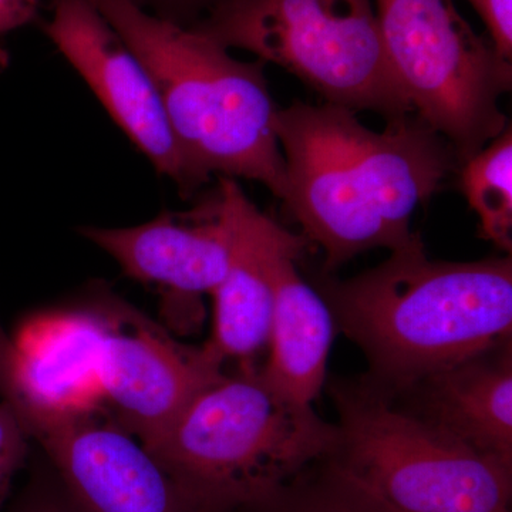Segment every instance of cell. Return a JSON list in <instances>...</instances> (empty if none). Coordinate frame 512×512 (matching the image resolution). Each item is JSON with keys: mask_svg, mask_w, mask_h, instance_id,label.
I'll use <instances>...</instances> for the list:
<instances>
[{"mask_svg": "<svg viewBox=\"0 0 512 512\" xmlns=\"http://www.w3.org/2000/svg\"><path fill=\"white\" fill-rule=\"evenodd\" d=\"M275 130L282 201L325 252L326 274L363 252L412 244L414 212L458 168L450 144L414 114L375 131L346 107L293 103L278 110Z\"/></svg>", "mask_w": 512, "mask_h": 512, "instance_id": "1", "label": "cell"}, {"mask_svg": "<svg viewBox=\"0 0 512 512\" xmlns=\"http://www.w3.org/2000/svg\"><path fill=\"white\" fill-rule=\"evenodd\" d=\"M12 342L2 399L20 420L103 407L146 446L224 373L116 299L40 313Z\"/></svg>", "mask_w": 512, "mask_h": 512, "instance_id": "2", "label": "cell"}, {"mask_svg": "<svg viewBox=\"0 0 512 512\" xmlns=\"http://www.w3.org/2000/svg\"><path fill=\"white\" fill-rule=\"evenodd\" d=\"M336 330L362 350L367 379L400 389L512 338L511 255L430 259L420 237L349 279H323Z\"/></svg>", "mask_w": 512, "mask_h": 512, "instance_id": "3", "label": "cell"}, {"mask_svg": "<svg viewBox=\"0 0 512 512\" xmlns=\"http://www.w3.org/2000/svg\"><path fill=\"white\" fill-rule=\"evenodd\" d=\"M150 73L181 153L200 187L244 178L282 200L284 154L265 63L244 62L197 30L158 18L134 0H87Z\"/></svg>", "mask_w": 512, "mask_h": 512, "instance_id": "4", "label": "cell"}, {"mask_svg": "<svg viewBox=\"0 0 512 512\" xmlns=\"http://www.w3.org/2000/svg\"><path fill=\"white\" fill-rule=\"evenodd\" d=\"M336 440L335 423L286 399L252 366L207 384L146 447L195 512H239L326 460Z\"/></svg>", "mask_w": 512, "mask_h": 512, "instance_id": "5", "label": "cell"}, {"mask_svg": "<svg viewBox=\"0 0 512 512\" xmlns=\"http://www.w3.org/2000/svg\"><path fill=\"white\" fill-rule=\"evenodd\" d=\"M329 394L338 440L328 457L396 512H512V464L410 412L365 375Z\"/></svg>", "mask_w": 512, "mask_h": 512, "instance_id": "6", "label": "cell"}, {"mask_svg": "<svg viewBox=\"0 0 512 512\" xmlns=\"http://www.w3.org/2000/svg\"><path fill=\"white\" fill-rule=\"evenodd\" d=\"M190 28L282 67L325 103L387 123L413 114L384 52L375 0H220Z\"/></svg>", "mask_w": 512, "mask_h": 512, "instance_id": "7", "label": "cell"}, {"mask_svg": "<svg viewBox=\"0 0 512 512\" xmlns=\"http://www.w3.org/2000/svg\"><path fill=\"white\" fill-rule=\"evenodd\" d=\"M384 52L414 116L453 148L458 167L507 128L500 101L512 62L454 0H375Z\"/></svg>", "mask_w": 512, "mask_h": 512, "instance_id": "8", "label": "cell"}, {"mask_svg": "<svg viewBox=\"0 0 512 512\" xmlns=\"http://www.w3.org/2000/svg\"><path fill=\"white\" fill-rule=\"evenodd\" d=\"M23 424L87 512H195L163 464L109 410L36 413Z\"/></svg>", "mask_w": 512, "mask_h": 512, "instance_id": "9", "label": "cell"}, {"mask_svg": "<svg viewBox=\"0 0 512 512\" xmlns=\"http://www.w3.org/2000/svg\"><path fill=\"white\" fill-rule=\"evenodd\" d=\"M46 35L111 119L184 198L201 190L174 136L156 83L126 40L87 0H55Z\"/></svg>", "mask_w": 512, "mask_h": 512, "instance_id": "10", "label": "cell"}, {"mask_svg": "<svg viewBox=\"0 0 512 512\" xmlns=\"http://www.w3.org/2000/svg\"><path fill=\"white\" fill-rule=\"evenodd\" d=\"M128 278L183 299L212 293L227 272L232 224L220 181L190 211L161 212L134 227H80Z\"/></svg>", "mask_w": 512, "mask_h": 512, "instance_id": "11", "label": "cell"}, {"mask_svg": "<svg viewBox=\"0 0 512 512\" xmlns=\"http://www.w3.org/2000/svg\"><path fill=\"white\" fill-rule=\"evenodd\" d=\"M308 239L272 222L268 266L274 291L271 338L261 373L292 402L313 406L326 383L336 325L325 298L302 278Z\"/></svg>", "mask_w": 512, "mask_h": 512, "instance_id": "12", "label": "cell"}, {"mask_svg": "<svg viewBox=\"0 0 512 512\" xmlns=\"http://www.w3.org/2000/svg\"><path fill=\"white\" fill-rule=\"evenodd\" d=\"M384 390L421 419L512 464V338L400 389Z\"/></svg>", "mask_w": 512, "mask_h": 512, "instance_id": "13", "label": "cell"}, {"mask_svg": "<svg viewBox=\"0 0 512 512\" xmlns=\"http://www.w3.org/2000/svg\"><path fill=\"white\" fill-rule=\"evenodd\" d=\"M232 224L231 255L224 278L212 291L214 323L202 348L224 366L235 360L252 367L268 352L274 291L268 266V237L274 218L249 200L234 178H218Z\"/></svg>", "mask_w": 512, "mask_h": 512, "instance_id": "14", "label": "cell"}, {"mask_svg": "<svg viewBox=\"0 0 512 512\" xmlns=\"http://www.w3.org/2000/svg\"><path fill=\"white\" fill-rule=\"evenodd\" d=\"M460 185L485 241L512 251V127L460 164Z\"/></svg>", "mask_w": 512, "mask_h": 512, "instance_id": "15", "label": "cell"}, {"mask_svg": "<svg viewBox=\"0 0 512 512\" xmlns=\"http://www.w3.org/2000/svg\"><path fill=\"white\" fill-rule=\"evenodd\" d=\"M239 512H396L326 460L262 503Z\"/></svg>", "mask_w": 512, "mask_h": 512, "instance_id": "16", "label": "cell"}, {"mask_svg": "<svg viewBox=\"0 0 512 512\" xmlns=\"http://www.w3.org/2000/svg\"><path fill=\"white\" fill-rule=\"evenodd\" d=\"M28 431L18 413L5 400L0 402V512L8 498L10 485L29 453Z\"/></svg>", "mask_w": 512, "mask_h": 512, "instance_id": "17", "label": "cell"}, {"mask_svg": "<svg viewBox=\"0 0 512 512\" xmlns=\"http://www.w3.org/2000/svg\"><path fill=\"white\" fill-rule=\"evenodd\" d=\"M9 512H87L74 500L52 467L30 478Z\"/></svg>", "mask_w": 512, "mask_h": 512, "instance_id": "18", "label": "cell"}, {"mask_svg": "<svg viewBox=\"0 0 512 512\" xmlns=\"http://www.w3.org/2000/svg\"><path fill=\"white\" fill-rule=\"evenodd\" d=\"M501 56L512 62V0H468Z\"/></svg>", "mask_w": 512, "mask_h": 512, "instance_id": "19", "label": "cell"}, {"mask_svg": "<svg viewBox=\"0 0 512 512\" xmlns=\"http://www.w3.org/2000/svg\"><path fill=\"white\" fill-rule=\"evenodd\" d=\"M134 2L158 18L190 28L204 18L212 6L220 0H134Z\"/></svg>", "mask_w": 512, "mask_h": 512, "instance_id": "20", "label": "cell"}, {"mask_svg": "<svg viewBox=\"0 0 512 512\" xmlns=\"http://www.w3.org/2000/svg\"><path fill=\"white\" fill-rule=\"evenodd\" d=\"M40 3L42 0H0V39L33 22Z\"/></svg>", "mask_w": 512, "mask_h": 512, "instance_id": "21", "label": "cell"}]
</instances>
